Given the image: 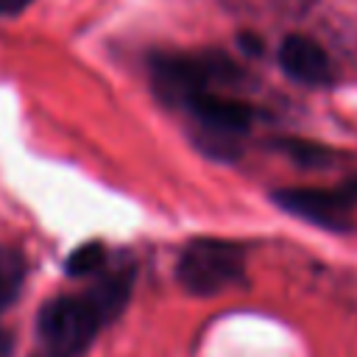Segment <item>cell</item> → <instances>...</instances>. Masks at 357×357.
Instances as JSON below:
<instances>
[{
	"instance_id": "6da1fadb",
	"label": "cell",
	"mask_w": 357,
	"mask_h": 357,
	"mask_svg": "<svg viewBox=\"0 0 357 357\" xmlns=\"http://www.w3.org/2000/svg\"><path fill=\"white\" fill-rule=\"evenodd\" d=\"M234 75V64L220 53H162L151 61L156 92L170 103L187 109L201 92Z\"/></svg>"
},
{
	"instance_id": "7a4b0ae2",
	"label": "cell",
	"mask_w": 357,
	"mask_h": 357,
	"mask_svg": "<svg viewBox=\"0 0 357 357\" xmlns=\"http://www.w3.org/2000/svg\"><path fill=\"white\" fill-rule=\"evenodd\" d=\"M243 248L229 240H192L178 262L176 279L192 296H215L243 276Z\"/></svg>"
},
{
	"instance_id": "3957f363",
	"label": "cell",
	"mask_w": 357,
	"mask_h": 357,
	"mask_svg": "<svg viewBox=\"0 0 357 357\" xmlns=\"http://www.w3.org/2000/svg\"><path fill=\"white\" fill-rule=\"evenodd\" d=\"M100 326L103 321L86 296H59L39 310V335L56 357L81 354Z\"/></svg>"
},
{
	"instance_id": "277c9868",
	"label": "cell",
	"mask_w": 357,
	"mask_h": 357,
	"mask_svg": "<svg viewBox=\"0 0 357 357\" xmlns=\"http://www.w3.org/2000/svg\"><path fill=\"white\" fill-rule=\"evenodd\" d=\"M187 112L201 123V134L209 139L206 151L209 153H237V139L251 128L254 123V112L248 103L229 98L223 92L206 89L201 92Z\"/></svg>"
},
{
	"instance_id": "5b68a950",
	"label": "cell",
	"mask_w": 357,
	"mask_h": 357,
	"mask_svg": "<svg viewBox=\"0 0 357 357\" xmlns=\"http://www.w3.org/2000/svg\"><path fill=\"white\" fill-rule=\"evenodd\" d=\"M273 204L312 226L343 231L351 223L354 195L349 190H326V187H282L273 192Z\"/></svg>"
},
{
	"instance_id": "8992f818",
	"label": "cell",
	"mask_w": 357,
	"mask_h": 357,
	"mask_svg": "<svg viewBox=\"0 0 357 357\" xmlns=\"http://www.w3.org/2000/svg\"><path fill=\"white\" fill-rule=\"evenodd\" d=\"M279 67L298 84L324 86L332 81V61L326 50L307 33H287L279 45Z\"/></svg>"
},
{
	"instance_id": "52a82bcc",
	"label": "cell",
	"mask_w": 357,
	"mask_h": 357,
	"mask_svg": "<svg viewBox=\"0 0 357 357\" xmlns=\"http://www.w3.org/2000/svg\"><path fill=\"white\" fill-rule=\"evenodd\" d=\"M131 284H134V268H117L106 276H100L84 296L89 298V304L95 307V312L100 315L103 324H109L112 318H117L131 296Z\"/></svg>"
},
{
	"instance_id": "ba28073f",
	"label": "cell",
	"mask_w": 357,
	"mask_h": 357,
	"mask_svg": "<svg viewBox=\"0 0 357 357\" xmlns=\"http://www.w3.org/2000/svg\"><path fill=\"white\" fill-rule=\"evenodd\" d=\"M22 284H25V257L11 245H0V310L17 301Z\"/></svg>"
},
{
	"instance_id": "9c48e42d",
	"label": "cell",
	"mask_w": 357,
	"mask_h": 357,
	"mask_svg": "<svg viewBox=\"0 0 357 357\" xmlns=\"http://www.w3.org/2000/svg\"><path fill=\"white\" fill-rule=\"evenodd\" d=\"M106 262V248L103 243H84L78 245L70 257H67V273L70 276H89L95 271H100Z\"/></svg>"
},
{
	"instance_id": "30bf717a",
	"label": "cell",
	"mask_w": 357,
	"mask_h": 357,
	"mask_svg": "<svg viewBox=\"0 0 357 357\" xmlns=\"http://www.w3.org/2000/svg\"><path fill=\"white\" fill-rule=\"evenodd\" d=\"M28 0H0V14H11V11H20Z\"/></svg>"
},
{
	"instance_id": "8fae6325",
	"label": "cell",
	"mask_w": 357,
	"mask_h": 357,
	"mask_svg": "<svg viewBox=\"0 0 357 357\" xmlns=\"http://www.w3.org/2000/svg\"><path fill=\"white\" fill-rule=\"evenodd\" d=\"M0 357H11V337L3 326H0Z\"/></svg>"
},
{
	"instance_id": "7c38bea8",
	"label": "cell",
	"mask_w": 357,
	"mask_h": 357,
	"mask_svg": "<svg viewBox=\"0 0 357 357\" xmlns=\"http://www.w3.org/2000/svg\"><path fill=\"white\" fill-rule=\"evenodd\" d=\"M346 190H349V192H351V195H354V198H357V176H354V178H351V181H349V187H346Z\"/></svg>"
},
{
	"instance_id": "4fadbf2b",
	"label": "cell",
	"mask_w": 357,
	"mask_h": 357,
	"mask_svg": "<svg viewBox=\"0 0 357 357\" xmlns=\"http://www.w3.org/2000/svg\"><path fill=\"white\" fill-rule=\"evenodd\" d=\"M45 357H56V354H45Z\"/></svg>"
}]
</instances>
